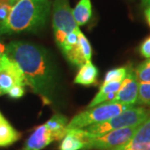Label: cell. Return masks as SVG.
<instances>
[{
	"mask_svg": "<svg viewBox=\"0 0 150 150\" xmlns=\"http://www.w3.org/2000/svg\"><path fill=\"white\" fill-rule=\"evenodd\" d=\"M6 53L21 69L26 86L45 103H50L56 88V74L45 49L27 42L13 41L6 46Z\"/></svg>",
	"mask_w": 150,
	"mask_h": 150,
	"instance_id": "6da1fadb",
	"label": "cell"
},
{
	"mask_svg": "<svg viewBox=\"0 0 150 150\" xmlns=\"http://www.w3.org/2000/svg\"><path fill=\"white\" fill-rule=\"evenodd\" d=\"M50 8V0H18L0 31V36L41 30L47 23Z\"/></svg>",
	"mask_w": 150,
	"mask_h": 150,
	"instance_id": "7a4b0ae2",
	"label": "cell"
},
{
	"mask_svg": "<svg viewBox=\"0 0 150 150\" xmlns=\"http://www.w3.org/2000/svg\"><path fill=\"white\" fill-rule=\"evenodd\" d=\"M149 108L145 107H133L108 121L96 123L83 129L89 139L112 130L139 126L149 118Z\"/></svg>",
	"mask_w": 150,
	"mask_h": 150,
	"instance_id": "3957f363",
	"label": "cell"
},
{
	"mask_svg": "<svg viewBox=\"0 0 150 150\" xmlns=\"http://www.w3.org/2000/svg\"><path fill=\"white\" fill-rule=\"evenodd\" d=\"M133 107L134 106L119 103H103L76 114L68 123L67 129L68 130L84 129L96 123L105 122Z\"/></svg>",
	"mask_w": 150,
	"mask_h": 150,
	"instance_id": "277c9868",
	"label": "cell"
},
{
	"mask_svg": "<svg viewBox=\"0 0 150 150\" xmlns=\"http://www.w3.org/2000/svg\"><path fill=\"white\" fill-rule=\"evenodd\" d=\"M52 24L55 41L59 47L69 33L79 28L73 16V9L70 7L69 0H54Z\"/></svg>",
	"mask_w": 150,
	"mask_h": 150,
	"instance_id": "5b68a950",
	"label": "cell"
},
{
	"mask_svg": "<svg viewBox=\"0 0 150 150\" xmlns=\"http://www.w3.org/2000/svg\"><path fill=\"white\" fill-rule=\"evenodd\" d=\"M139 126L116 129L88 140L83 150L115 149L128 144Z\"/></svg>",
	"mask_w": 150,
	"mask_h": 150,
	"instance_id": "8992f818",
	"label": "cell"
},
{
	"mask_svg": "<svg viewBox=\"0 0 150 150\" xmlns=\"http://www.w3.org/2000/svg\"><path fill=\"white\" fill-rule=\"evenodd\" d=\"M139 82L137 80L135 71L129 66L128 74L123 80L122 86L112 103H119L126 105L134 106L137 103L139 94Z\"/></svg>",
	"mask_w": 150,
	"mask_h": 150,
	"instance_id": "52a82bcc",
	"label": "cell"
},
{
	"mask_svg": "<svg viewBox=\"0 0 150 150\" xmlns=\"http://www.w3.org/2000/svg\"><path fill=\"white\" fill-rule=\"evenodd\" d=\"M65 58L72 64L77 67H82L88 61H91L92 47L86 36L81 32H79L78 43L69 52L64 54Z\"/></svg>",
	"mask_w": 150,
	"mask_h": 150,
	"instance_id": "ba28073f",
	"label": "cell"
},
{
	"mask_svg": "<svg viewBox=\"0 0 150 150\" xmlns=\"http://www.w3.org/2000/svg\"><path fill=\"white\" fill-rule=\"evenodd\" d=\"M54 141L52 134L47 129L46 125L43 124L34 129L22 150H42Z\"/></svg>",
	"mask_w": 150,
	"mask_h": 150,
	"instance_id": "9c48e42d",
	"label": "cell"
},
{
	"mask_svg": "<svg viewBox=\"0 0 150 150\" xmlns=\"http://www.w3.org/2000/svg\"><path fill=\"white\" fill-rule=\"evenodd\" d=\"M88 138L83 129H69L62 139L59 150H80L83 149Z\"/></svg>",
	"mask_w": 150,
	"mask_h": 150,
	"instance_id": "30bf717a",
	"label": "cell"
},
{
	"mask_svg": "<svg viewBox=\"0 0 150 150\" xmlns=\"http://www.w3.org/2000/svg\"><path fill=\"white\" fill-rule=\"evenodd\" d=\"M68 118L61 113H55L52 118L44 123L53 135L54 141L62 140L68 133Z\"/></svg>",
	"mask_w": 150,
	"mask_h": 150,
	"instance_id": "8fae6325",
	"label": "cell"
},
{
	"mask_svg": "<svg viewBox=\"0 0 150 150\" xmlns=\"http://www.w3.org/2000/svg\"><path fill=\"white\" fill-rule=\"evenodd\" d=\"M98 75V70L91 61L86 62L80 67L74 79V83L84 86L95 85Z\"/></svg>",
	"mask_w": 150,
	"mask_h": 150,
	"instance_id": "7c38bea8",
	"label": "cell"
},
{
	"mask_svg": "<svg viewBox=\"0 0 150 150\" xmlns=\"http://www.w3.org/2000/svg\"><path fill=\"white\" fill-rule=\"evenodd\" d=\"M20 134L0 112V147H7L19 139Z\"/></svg>",
	"mask_w": 150,
	"mask_h": 150,
	"instance_id": "4fadbf2b",
	"label": "cell"
},
{
	"mask_svg": "<svg viewBox=\"0 0 150 150\" xmlns=\"http://www.w3.org/2000/svg\"><path fill=\"white\" fill-rule=\"evenodd\" d=\"M91 0H79L73 9V16L77 25L83 26L88 23L92 17Z\"/></svg>",
	"mask_w": 150,
	"mask_h": 150,
	"instance_id": "5bb4252c",
	"label": "cell"
},
{
	"mask_svg": "<svg viewBox=\"0 0 150 150\" xmlns=\"http://www.w3.org/2000/svg\"><path fill=\"white\" fill-rule=\"evenodd\" d=\"M122 83H123V81L110 82L106 84H103L98 93L96 94V96L93 98L92 102L88 104V108H93L97 105H99L100 103H105L108 94H110L112 93H118L119 91V89L122 86Z\"/></svg>",
	"mask_w": 150,
	"mask_h": 150,
	"instance_id": "9a60e30c",
	"label": "cell"
},
{
	"mask_svg": "<svg viewBox=\"0 0 150 150\" xmlns=\"http://www.w3.org/2000/svg\"><path fill=\"white\" fill-rule=\"evenodd\" d=\"M129 143L134 144L150 145V118L139 126Z\"/></svg>",
	"mask_w": 150,
	"mask_h": 150,
	"instance_id": "2e32d148",
	"label": "cell"
},
{
	"mask_svg": "<svg viewBox=\"0 0 150 150\" xmlns=\"http://www.w3.org/2000/svg\"><path fill=\"white\" fill-rule=\"evenodd\" d=\"M128 70H129V66L119 67V68H117V69L109 70L105 75V78H104L103 82V84H106V83H110V82L123 81L125 79L127 74H128Z\"/></svg>",
	"mask_w": 150,
	"mask_h": 150,
	"instance_id": "e0dca14e",
	"label": "cell"
},
{
	"mask_svg": "<svg viewBox=\"0 0 150 150\" xmlns=\"http://www.w3.org/2000/svg\"><path fill=\"white\" fill-rule=\"evenodd\" d=\"M135 75L139 83L150 82V59L141 63L135 70Z\"/></svg>",
	"mask_w": 150,
	"mask_h": 150,
	"instance_id": "ac0fdd59",
	"label": "cell"
},
{
	"mask_svg": "<svg viewBox=\"0 0 150 150\" xmlns=\"http://www.w3.org/2000/svg\"><path fill=\"white\" fill-rule=\"evenodd\" d=\"M16 2V0L0 1V31L5 25L8 18L9 16V13L12 10V8Z\"/></svg>",
	"mask_w": 150,
	"mask_h": 150,
	"instance_id": "d6986e66",
	"label": "cell"
},
{
	"mask_svg": "<svg viewBox=\"0 0 150 150\" xmlns=\"http://www.w3.org/2000/svg\"><path fill=\"white\" fill-rule=\"evenodd\" d=\"M137 103L150 106V82L139 83V94Z\"/></svg>",
	"mask_w": 150,
	"mask_h": 150,
	"instance_id": "ffe728a7",
	"label": "cell"
},
{
	"mask_svg": "<svg viewBox=\"0 0 150 150\" xmlns=\"http://www.w3.org/2000/svg\"><path fill=\"white\" fill-rule=\"evenodd\" d=\"M79 31H80V29L79 28H77L76 30L70 33L66 36L63 43L59 46V48L62 50L63 54H64L65 53L69 52L78 43V41H79Z\"/></svg>",
	"mask_w": 150,
	"mask_h": 150,
	"instance_id": "44dd1931",
	"label": "cell"
},
{
	"mask_svg": "<svg viewBox=\"0 0 150 150\" xmlns=\"http://www.w3.org/2000/svg\"><path fill=\"white\" fill-rule=\"evenodd\" d=\"M17 84L18 83L10 74L7 73H0V88L4 93V94H8L11 88Z\"/></svg>",
	"mask_w": 150,
	"mask_h": 150,
	"instance_id": "7402d4cb",
	"label": "cell"
},
{
	"mask_svg": "<svg viewBox=\"0 0 150 150\" xmlns=\"http://www.w3.org/2000/svg\"><path fill=\"white\" fill-rule=\"evenodd\" d=\"M13 61L6 53V45L0 40V73H4L9 68Z\"/></svg>",
	"mask_w": 150,
	"mask_h": 150,
	"instance_id": "603a6c76",
	"label": "cell"
},
{
	"mask_svg": "<svg viewBox=\"0 0 150 150\" xmlns=\"http://www.w3.org/2000/svg\"><path fill=\"white\" fill-rule=\"evenodd\" d=\"M24 86L19 85V84H17L14 85L10 90L8 91V96L10 97L11 98H14V99H18V98H20L22 97L24 95L25 93V90H24Z\"/></svg>",
	"mask_w": 150,
	"mask_h": 150,
	"instance_id": "cb8c5ba5",
	"label": "cell"
},
{
	"mask_svg": "<svg viewBox=\"0 0 150 150\" xmlns=\"http://www.w3.org/2000/svg\"><path fill=\"white\" fill-rule=\"evenodd\" d=\"M139 53L145 59H150V36L146 38L140 44Z\"/></svg>",
	"mask_w": 150,
	"mask_h": 150,
	"instance_id": "d4e9b609",
	"label": "cell"
},
{
	"mask_svg": "<svg viewBox=\"0 0 150 150\" xmlns=\"http://www.w3.org/2000/svg\"><path fill=\"white\" fill-rule=\"evenodd\" d=\"M144 16L146 18V21L150 27V6L147 7L144 10Z\"/></svg>",
	"mask_w": 150,
	"mask_h": 150,
	"instance_id": "484cf974",
	"label": "cell"
},
{
	"mask_svg": "<svg viewBox=\"0 0 150 150\" xmlns=\"http://www.w3.org/2000/svg\"><path fill=\"white\" fill-rule=\"evenodd\" d=\"M142 4L144 6H150V0H142Z\"/></svg>",
	"mask_w": 150,
	"mask_h": 150,
	"instance_id": "4316f807",
	"label": "cell"
},
{
	"mask_svg": "<svg viewBox=\"0 0 150 150\" xmlns=\"http://www.w3.org/2000/svg\"><path fill=\"white\" fill-rule=\"evenodd\" d=\"M4 93L2 91V89L0 88V96H2V95H4Z\"/></svg>",
	"mask_w": 150,
	"mask_h": 150,
	"instance_id": "83f0119b",
	"label": "cell"
},
{
	"mask_svg": "<svg viewBox=\"0 0 150 150\" xmlns=\"http://www.w3.org/2000/svg\"><path fill=\"white\" fill-rule=\"evenodd\" d=\"M0 1H2V0H0ZM16 1H18V0H16Z\"/></svg>",
	"mask_w": 150,
	"mask_h": 150,
	"instance_id": "f1b7e54d",
	"label": "cell"
}]
</instances>
